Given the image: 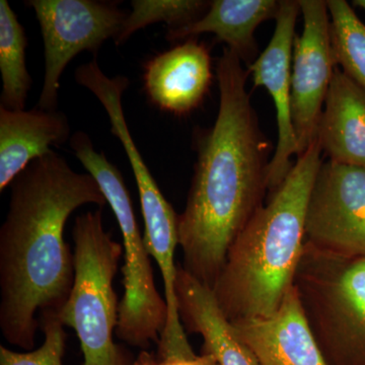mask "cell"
<instances>
[{
  "label": "cell",
  "instance_id": "cell-12",
  "mask_svg": "<svg viewBox=\"0 0 365 365\" xmlns=\"http://www.w3.org/2000/svg\"><path fill=\"white\" fill-rule=\"evenodd\" d=\"M232 325L260 365H328L294 285L271 316L239 319Z\"/></svg>",
  "mask_w": 365,
  "mask_h": 365
},
{
  "label": "cell",
  "instance_id": "cell-11",
  "mask_svg": "<svg viewBox=\"0 0 365 365\" xmlns=\"http://www.w3.org/2000/svg\"><path fill=\"white\" fill-rule=\"evenodd\" d=\"M143 90L160 111L182 117L202 104L212 85L207 45L197 38L151 57L143 67Z\"/></svg>",
  "mask_w": 365,
  "mask_h": 365
},
{
  "label": "cell",
  "instance_id": "cell-7",
  "mask_svg": "<svg viewBox=\"0 0 365 365\" xmlns=\"http://www.w3.org/2000/svg\"><path fill=\"white\" fill-rule=\"evenodd\" d=\"M44 43V81L36 107L56 111L60 78L74 57L97 56L108 39L117 37L127 14L117 2L96 0H29Z\"/></svg>",
  "mask_w": 365,
  "mask_h": 365
},
{
  "label": "cell",
  "instance_id": "cell-10",
  "mask_svg": "<svg viewBox=\"0 0 365 365\" xmlns=\"http://www.w3.org/2000/svg\"><path fill=\"white\" fill-rule=\"evenodd\" d=\"M299 0H282L272 38L248 67L254 85L268 91L275 105L278 141L269 165V195L282 184L294 163L297 144L292 116V56ZM268 195V196H269Z\"/></svg>",
  "mask_w": 365,
  "mask_h": 365
},
{
  "label": "cell",
  "instance_id": "cell-2",
  "mask_svg": "<svg viewBox=\"0 0 365 365\" xmlns=\"http://www.w3.org/2000/svg\"><path fill=\"white\" fill-rule=\"evenodd\" d=\"M86 204H107L97 181L53 150L11 182L0 228V329L9 344L33 350L41 318L68 299L76 267L64 228Z\"/></svg>",
  "mask_w": 365,
  "mask_h": 365
},
{
  "label": "cell",
  "instance_id": "cell-9",
  "mask_svg": "<svg viewBox=\"0 0 365 365\" xmlns=\"http://www.w3.org/2000/svg\"><path fill=\"white\" fill-rule=\"evenodd\" d=\"M304 18L302 35L294 45L292 116L299 157L318 135L327 96L336 66L330 40L327 1L299 0Z\"/></svg>",
  "mask_w": 365,
  "mask_h": 365
},
{
  "label": "cell",
  "instance_id": "cell-13",
  "mask_svg": "<svg viewBox=\"0 0 365 365\" xmlns=\"http://www.w3.org/2000/svg\"><path fill=\"white\" fill-rule=\"evenodd\" d=\"M68 118L60 111L0 107V192L31 163L71 138Z\"/></svg>",
  "mask_w": 365,
  "mask_h": 365
},
{
  "label": "cell",
  "instance_id": "cell-6",
  "mask_svg": "<svg viewBox=\"0 0 365 365\" xmlns=\"http://www.w3.org/2000/svg\"><path fill=\"white\" fill-rule=\"evenodd\" d=\"M295 289L328 365H365V258L306 244Z\"/></svg>",
  "mask_w": 365,
  "mask_h": 365
},
{
  "label": "cell",
  "instance_id": "cell-19",
  "mask_svg": "<svg viewBox=\"0 0 365 365\" xmlns=\"http://www.w3.org/2000/svg\"><path fill=\"white\" fill-rule=\"evenodd\" d=\"M211 1L203 0H133L115 44L121 46L141 29L153 24L168 25V31L178 30L194 23L208 11Z\"/></svg>",
  "mask_w": 365,
  "mask_h": 365
},
{
  "label": "cell",
  "instance_id": "cell-20",
  "mask_svg": "<svg viewBox=\"0 0 365 365\" xmlns=\"http://www.w3.org/2000/svg\"><path fill=\"white\" fill-rule=\"evenodd\" d=\"M41 330L44 334L42 344L36 349L18 352L0 346V365H63L67 335L64 326L55 314L41 318Z\"/></svg>",
  "mask_w": 365,
  "mask_h": 365
},
{
  "label": "cell",
  "instance_id": "cell-18",
  "mask_svg": "<svg viewBox=\"0 0 365 365\" xmlns=\"http://www.w3.org/2000/svg\"><path fill=\"white\" fill-rule=\"evenodd\" d=\"M336 66L365 91V25L344 0L327 1Z\"/></svg>",
  "mask_w": 365,
  "mask_h": 365
},
{
  "label": "cell",
  "instance_id": "cell-14",
  "mask_svg": "<svg viewBox=\"0 0 365 365\" xmlns=\"http://www.w3.org/2000/svg\"><path fill=\"white\" fill-rule=\"evenodd\" d=\"M176 287L182 326L186 333L202 337L201 354H212L220 365H260L223 316L210 288L186 272L181 264Z\"/></svg>",
  "mask_w": 365,
  "mask_h": 365
},
{
  "label": "cell",
  "instance_id": "cell-4",
  "mask_svg": "<svg viewBox=\"0 0 365 365\" xmlns=\"http://www.w3.org/2000/svg\"><path fill=\"white\" fill-rule=\"evenodd\" d=\"M102 209L76 218L73 287L55 316L62 325L76 331L83 365H133L135 359L130 353L114 341L120 302L113 281L124 250L106 230Z\"/></svg>",
  "mask_w": 365,
  "mask_h": 365
},
{
  "label": "cell",
  "instance_id": "cell-5",
  "mask_svg": "<svg viewBox=\"0 0 365 365\" xmlns=\"http://www.w3.org/2000/svg\"><path fill=\"white\" fill-rule=\"evenodd\" d=\"M69 144L102 190L123 239L124 294L119 302L116 337L132 347L148 350L160 342L167 323V304L155 287L150 255L137 222L130 194L121 172L104 153L96 150L86 132L72 134Z\"/></svg>",
  "mask_w": 365,
  "mask_h": 365
},
{
  "label": "cell",
  "instance_id": "cell-8",
  "mask_svg": "<svg viewBox=\"0 0 365 365\" xmlns=\"http://www.w3.org/2000/svg\"><path fill=\"white\" fill-rule=\"evenodd\" d=\"M304 234L318 251L365 258V168L323 163L309 194Z\"/></svg>",
  "mask_w": 365,
  "mask_h": 365
},
{
  "label": "cell",
  "instance_id": "cell-1",
  "mask_svg": "<svg viewBox=\"0 0 365 365\" xmlns=\"http://www.w3.org/2000/svg\"><path fill=\"white\" fill-rule=\"evenodd\" d=\"M249 76L242 60L223 48L216 62L220 109L213 126L195 134L194 176L179 215L182 268L210 289L230 247L269 195L272 143L247 90Z\"/></svg>",
  "mask_w": 365,
  "mask_h": 365
},
{
  "label": "cell",
  "instance_id": "cell-3",
  "mask_svg": "<svg viewBox=\"0 0 365 365\" xmlns=\"http://www.w3.org/2000/svg\"><path fill=\"white\" fill-rule=\"evenodd\" d=\"M322 153L316 139L230 247L211 289L230 323L271 316L294 287L306 246L307 202L324 163Z\"/></svg>",
  "mask_w": 365,
  "mask_h": 365
},
{
  "label": "cell",
  "instance_id": "cell-15",
  "mask_svg": "<svg viewBox=\"0 0 365 365\" xmlns=\"http://www.w3.org/2000/svg\"><path fill=\"white\" fill-rule=\"evenodd\" d=\"M317 140L329 160L365 168V91L336 68Z\"/></svg>",
  "mask_w": 365,
  "mask_h": 365
},
{
  "label": "cell",
  "instance_id": "cell-17",
  "mask_svg": "<svg viewBox=\"0 0 365 365\" xmlns=\"http://www.w3.org/2000/svg\"><path fill=\"white\" fill-rule=\"evenodd\" d=\"M26 47L25 29L9 1L0 0V107L7 110H25L26 98L32 88V78L26 64Z\"/></svg>",
  "mask_w": 365,
  "mask_h": 365
},
{
  "label": "cell",
  "instance_id": "cell-21",
  "mask_svg": "<svg viewBox=\"0 0 365 365\" xmlns=\"http://www.w3.org/2000/svg\"><path fill=\"white\" fill-rule=\"evenodd\" d=\"M133 365H163V362L158 359L157 354L150 353L148 350H143Z\"/></svg>",
  "mask_w": 365,
  "mask_h": 365
},
{
  "label": "cell",
  "instance_id": "cell-16",
  "mask_svg": "<svg viewBox=\"0 0 365 365\" xmlns=\"http://www.w3.org/2000/svg\"><path fill=\"white\" fill-rule=\"evenodd\" d=\"M277 0H213L208 11L199 20L168 31L165 38L170 42L193 39L201 34L210 33L218 42L234 52L247 67L258 57L255 39L257 28L264 21L277 16L280 9Z\"/></svg>",
  "mask_w": 365,
  "mask_h": 365
}]
</instances>
